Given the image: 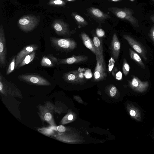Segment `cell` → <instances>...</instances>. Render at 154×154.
Masks as SVG:
<instances>
[{
    "instance_id": "6da1fadb",
    "label": "cell",
    "mask_w": 154,
    "mask_h": 154,
    "mask_svg": "<svg viewBox=\"0 0 154 154\" xmlns=\"http://www.w3.org/2000/svg\"><path fill=\"white\" fill-rule=\"evenodd\" d=\"M39 16L33 14L24 15L21 17L17 21L19 28L23 31L29 32L32 31L39 24Z\"/></svg>"
},
{
    "instance_id": "7a4b0ae2",
    "label": "cell",
    "mask_w": 154,
    "mask_h": 154,
    "mask_svg": "<svg viewBox=\"0 0 154 154\" xmlns=\"http://www.w3.org/2000/svg\"><path fill=\"white\" fill-rule=\"evenodd\" d=\"M109 10L118 17L128 21L134 27L139 28L137 20L133 16L134 11L131 9L119 8L115 7L109 8Z\"/></svg>"
},
{
    "instance_id": "3957f363",
    "label": "cell",
    "mask_w": 154,
    "mask_h": 154,
    "mask_svg": "<svg viewBox=\"0 0 154 154\" xmlns=\"http://www.w3.org/2000/svg\"><path fill=\"white\" fill-rule=\"evenodd\" d=\"M50 39L53 46L61 51H71L74 50L77 47L76 42L71 38H58L51 37Z\"/></svg>"
},
{
    "instance_id": "277c9868",
    "label": "cell",
    "mask_w": 154,
    "mask_h": 154,
    "mask_svg": "<svg viewBox=\"0 0 154 154\" xmlns=\"http://www.w3.org/2000/svg\"><path fill=\"white\" fill-rule=\"evenodd\" d=\"M97 63L94 72V79L100 81L105 79L107 77L106 66L104 58L96 55Z\"/></svg>"
},
{
    "instance_id": "5b68a950",
    "label": "cell",
    "mask_w": 154,
    "mask_h": 154,
    "mask_svg": "<svg viewBox=\"0 0 154 154\" xmlns=\"http://www.w3.org/2000/svg\"><path fill=\"white\" fill-rule=\"evenodd\" d=\"M19 79L22 81L36 85L49 86L50 83L46 79L39 75L33 74H22L18 76Z\"/></svg>"
},
{
    "instance_id": "8992f818",
    "label": "cell",
    "mask_w": 154,
    "mask_h": 154,
    "mask_svg": "<svg viewBox=\"0 0 154 154\" xmlns=\"http://www.w3.org/2000/svg\"><path fill=\"white\" fill-rule=\"evenodd\" d=\"M123 37L127 41L132 48L142 57L144 60L145 61L147 60L146 49L141 44L128 35H124Z\"/></svg>"
},
{
    "instance_id": "52a82bcc",
    "label": "cell",
    "mask_w": 154,
    "mask_h": 154,
    "mask_svg": "<svg viewBox=\"0 0 154 154\" xmlns=\"http://www.w3.org/2000/svg\"><path fill=\"white\" fill-rule=\"evenodd\" d=\"M7 48L6 40L3 26H0V67L6 66L7 63Z\"/></svg>"
},
{
    "instance_id": "ba28073f",
    "label": "cell",
    "mask_w": 154,
    "mask_h": 154,
    "mask_svg": "<svg viewBox=\"0 0 154 154\" xmlns=\"http://www.w3.org/2000/svg\"><path fill=\"white\" fill-rule=\"evenodd\" d=\"M51 26L55 32L58 35H66L69 34L68 25L61 19L54 20L52 23Z\"/></svg>"
},
{
    "instance_id": "9c48e42d",
    "label": "cell",
    "mask_w": 154,
    "mask_h": 154,
    "mask_svg": "<svg viewBox=\"0 0 154 154\" xmlns=\"http://www.w3.org/2000/svg\"><path fill=\"white\" fill-rule=\"evenodd\" d=\"M38 48L37 45L35 44L28 45L24 47L16 56L15 69H17L19 63L25 57L32 51L37 50Z\"/></svg>"
},
{
    "instance_id": "30bf717a",
    "label": "cell",
    "mask_w": 154,
    "mask_h": 154,
    "mask_svg": "<svg viewBox=\"0 0 154 154\" xmlns=\"http://www.w3.org/2000/svg\"><path fill=\"white\" fill-rule=\"evenodd\" d=\"M130 85L134 90L143 92L148 88L149 84L148 81H141L137 77L134 75L131 80L128 81Z\"/></svg>"
},
{
    "instance_id": "8fae6325",
    "label": "cell",
    "mask_w": 154,
    "mask_h": 154,
    "mask_svg": "<svg viewBox=\"0 0 154 154\" xmlns=\"http://www.w3.org/2000/svg\"><path fill=\"white\" fill-rule=\"evenodd\" d=\"M63 78L65 81L71 83L81 82L85 79L83 73L79 72L78 70L64 73Z\"/></svg>"
},
{
    "instance_id": "7c38bea8",
    "label": "cell",
    "mask_w": 154,
    "mask_h": 154,
    "mask_svg": "<svg viewBox=\"0 0 154 154\" xmlns=\"http://www.w3.org/2000/svg\"><path fill=\"white\" fill-rule=\"evenodd\" d=\"M120 43L116 34L113 35L111 44V53L112 57L116 61L119 57Z\"/></svg>"
},
{
    "instance_id": "4fadbf2b",
    "label": "cell",
    "mask_w": 154,
    "mask_h": 154,
    "mask_svg": "<svg viewBox=\"0 0 154 154\" xmlns=\"http://www.w3.org/2000/svg\"><path fill=\"white\" fill-rule=\"evenodd\" d=\"M88 59V57L87 56H73L66 58L59 59V64H72L80 63L85 62Z\"/></svg>"
},
{
    "instance_id": "5bb4252c",
    "label": "cell",
    "mask_w": 154,
    "mask_h": 154,
    "mask_svg": "<svg viewBox=\"0 0 154 154\" xmlns=\"http://www.w3.org/2000/svg\"><path fill=\"white\" fill-rule=\"evenodd\" d=\"M59 59L52 55L43 56L41 60V64L44 67H52L59 64Z\"/></svg>"
},
{
    "instance_id": "9a60e30c",
    "label": "cell",
    "mask_w": 154,
    "mask_h": 154,
    "mask_svg": "<svg viewBox=\"0 0 154 154\" xmlns=\"http://www.w3.org/2000/svg\"><path fill=\"white\" fill-rule=\"evenodd\" d=\"M80 35L84 45L96 55L97 54V52L93 42L88 36L85 33H81Z\"/></svg>"
},
{
    "instance_id": "2e32d148",
    "label": "cell",
    "mask_w": 154,
    "mask_h": 154,
    "mask_svg": "<svg viewBox=\"0 0 154 154\" xmlns=\"http://www.w3.org/2000/svg\"><path fill=\"white\" fill-rule=\"evenodd\" d=\"M93 42L97 52L96 55H98L101 58H104L102 43L101 40L98 37L94 36L93 37Z\"/></svg>"
},
{
    "instance_id": "e0dca14e",
    "label": "cell",
    "mask_w": 154,
    "mask_h": 154,
    "mask_svg": "<svg viewBox=\"0 0 154 154\" xmlns=\"http://www.w3.org/2000/svg\"><path fill=\"white\" fill-rule=\"evenodd\" d=\"M129 50L131 58L137 63L143 69H145V65L139 55L131 48H129Z\"/></svg>"
},
{
    "instance_id": "ac0fdd59",
    "label": "cell",
    "mask_w": 154,
    "mask_h": 154,
    "mask_svg": "<svg viewBox=\"0 0 154 154\" xmlns=\"http://www.w3.org/2000/svg\"><path fill=\"white\" fill-rule=\"evenodd\" d=\"M36 53L35 51H34L25 57L19 63L17 69L28 64L32 62L35 57Z\"/></svg>"
},
{
    "instance_id": "d6986e66",
    "label": "cell",
    "mask_w": 154,
    "mask_h": 154,
    "mask_svg": "<svg viewBox=\"0 0 154 154\" xmlns=\"http://www.w3.org/2000/svg\"><path fill=\"white\" fill-rule=\"evenodd\" d=\"M90 12L93 15L99 18L104 19L107 17V15L97 8H92L90 9Z\"/></svg>"
},
{
    "instance_id": "ffe728a7",
    "label": "cell",
    "mask_w": 154,
    "mask_h": 154,
    "mask_svg": "<svg viewBox=\"0 0 154 154\" xmlns=\"http://www.w3.org/2000/svg\"><path fill=\"white\" fill-rule=\"evenodd\" d=\"M16 56H14L11 60L6 72L8 75L13 72L15 68Z\"/></svg>"
},
{
    "instance_id": "44dd1931",
    "label": "cell",
    "mask_w": 154,
    "mask_h": 154,
    "mask_svg": "<svg viewBox=\"0 0 154 154\" xmlns=\"http://www.w3.org/2000/svg\"><path fill=\"white\" fill-rule=\"evenodd\" d=\"M48 4L51 6H63L65 5V3L63 0H50Z\"/></svg>"
},
{
    "instance_id": "7402d4cb",
    "label": "cell",
    "mask_w": 154,
    "mask_h": 154,
    "mask_svg": "<svg viewBox=\"0 0 154 154\" xmlns=\"http://www.w3.org/2000/svg\"><path fill=\"white\" fill-rule=\"evenodd\" d=\"M123 61L122 71L124 75L126 76L130 71V67L125 58H124Z\"/></svg>"
},
{
    "instance_id": "603a6c76",
    "label": "cell",
    "mask_w": 154,
    "mask_h": 154,
    "mask_svg": "<svg viewBox=\"0 0 154 154\" xmlns=\"http://www.w3.org/2000/svg\"><path fill=\"white\" fill-rule=\"evenodd\" d=\"M129 113L134 118L137 119L139 117V113L137 112V109L134 108L130 111Z\"/></svg>"
},
{
    "instance_id": "cb8c5ba5",
    "label": "cell",
    "mask_w": 154,
    "mask_h": 154,
    "mask_svg": "<svg viewBox=\"0 0 154 154\" xmlns=\"http://www.w3.org/2000/svg\"><path fill=\"white\" fill-rule=\"evenodd\" d=\"M44 118L45 121L49 123H51L53 119L52 115L50 113L48 112H46L45 114Z\"/></svg>"
},
{
    "instance_id": "d4e9b609",
    "label": "cell",
    "mask_w": 154,
    "mask_h": 154,
    "mask_svg": "<svg viewBox=\"0 0 154 154\" xmlns=\"http://www.w3.org/2000/svg\"><path fill=\"white\" fill-rule=\"evenodd\" d=\"M75 19L79 23L83 24H86V22L84 19L80 16L78 15H76L75 16Z\"/></svg>"
},
{
    "instance_id": "484cf974",
    "label": "cell",
    "mask_w": 154,
    "mask_h": 154,
    "mask_svg": "<svg viewBox=\"0 0 154 154\" xmlns=\"http://www.w3.org/2000/svg\"><path fill=\"white\" fill-rule=\"evenodd\" d=\"M96 33L97 36L98 37H102L105 35V32L101 29L97 28L96 30Z\"/></svg>"
},
{
    "instance_id": "4316f807",
    "label": "cell",
    "mask_w": 154,
    "mask_h": 154,
    "mask_svg": "<svg viewBox=\"0 0 154 154\" xmlns=\"http://www.w3.org/2000/svg\"><path fill=\"white\" fill-rule=\"evenodd\" d=\"M117 92V88L115 86L111 87L110 90V94L111 97L114 96L116 94Z\"/></svg>"
},
{
    "instance_id": "83f0119b",
    "label": "cell",
    "mask_w": 154,
    "mask_h": 154,
    "mask_svg": "<svg viewBox=\"0 0 154 154\" xmlns=\"http://www.w3.org/2000/svg\"><path fill=\"white\" fill-rule=\"evenodd\" d=\"M113 58L112 57L109 61V71L110 72L114 66V61Z\"/></svg>"
},
{
    "instance_id": "f1b7e54d",
    "label": "cell",
    "mask_w": 154,
    "mask_h": 154,
    "mask_svg": "<svg viewBox=\"0 0 154 154\" xmlns=\"http://www.w3.org/2000/svg\"><path fill=\"white\" fill-rule=\"evenodd\" d=\"M85 77L87 79H89L92 77V74L91 70L89 69L86 71L84 74Z\"/></svg>"
},
{
    "instance_id": "f546056e",
    "label": "cell",
    "mask_w": 154,
    "mask_h": 154,
    "mask_svg": "<svg viewBox=\"0 0 154 154\" xmlns=\"http://www.w3.org/2000/svg\"><path fill=\"white\" fill-rule=\"evenodd\" d=\"M57 129L58 131L60 132H63L66 130L65 127L62 125L58 126L57 128Z\"/></svg>"
},
{
    "instance_id": "4dcf8cb0",
    "label": "cell",
    "mask_w": 154,
    "mask_h": 154,
    "mask_svg": "<svg viewBox=\"0 0 154 154\" xmlns=\"http://www.w3.org/2000/svg\"><path fill=\"white\" fill-rule=\"evenodd\" d=\"M150 36L154 44V26L152 27L150 30Z\"/></svg>"
},
{
    "instance_id": "1f68e13d",
    "label": "cell",
    "mask_w": 154,
    "mask_h": 154,
    "mask_svg": "<svg viewBox=\"0 0 154 154\" xmlns=\"http://www.w3.org/2000/svg\"><path fill=\"white\" fill-rule=\"evenodd\" d=\"M116 78L118 80H121L122 78V72L119 71L118 72L116 75Z\"/></svg>"
},
{
    "instance_id": "d6a6232c",
    "label": "cell",
    "mask_w": 154,
    "mask_h": 154,
    "mask_svg": "<svg viewBox=\"0 0 154 154\" xmlns=\"http://www.w3.org/2000/svg\"><path fill=\"white\" fill-rule=\"evenodd\" d=\"M73 118V116L72 115L70 114L68 116V119L69 120H71Z\"/></svg>"
},
{
    "instance_id": "836d02e7",
    "label": "cell",
    "mask_w": 154,
    "mask_h": 154,
    "mask_svg": "<svg viewBox=\"0 0 154 154\" xmlns=\"http://www.w3.org/2000/svg\"><path fill=\"white\" fill-rule=\"evenodd\" d=\"M150 18L151 20L154 22V15H151L150 16Z\"/></svg>"
},
{
    "instance_id": "e575fe53",
    "label": "cell",
    "mask_w": 154,
    "mask_h": 154,
    "mask_svg": "<svg viewBox=\"0 0 154 154\" xmlns=\"http://www.w3.org/2000/svg\"><path fill=\"white\" fill-rule=\"evenodd\" d=\"M113 1H119L120 0H112Z\"/></svg>"
},
{
    "instance_id": "d590c367",
    "label": "cell",
    "mask_w": 154,
    "mask_h": 154,
    "mask_svg": "<svg viewBox=\"0 0 154 154\" xmlns=\"http://www.w3.org/2000/svg\"><path fill=\"white\" fill-rule=\"evenodd\" d=\"M130 0L132 2H133L135 0Z\"/></svg>"
},
{
    "instance_id": "8d00e7d4",
    "label": "cell",
    "mask_w": 154,
    "mask_h": 154,
    "mask_svg": "<svg viewBox=\"0 0 154 154\" xmlns=\"http://www.w3.org/2000/svg\"><path fill=\"white\" fill-rule=\"evenodd\" d=\"M68 1H72V0H67Z\"/></svg>"
},
{
    "instance_id": "74e56055",
    "label": "cell",
    "mask_w": 154,
    "mask_h": 154,
    "mask_svg": "<svg viewBox=\"0 0 154 154\" xmlns=\"http://www.w3.org/2000/svg\"><path fill=\"white\" fill-rule=\"evenodd\" d=\"M153 1H154V0H153Z\"/></svg>"
}]
</instances>
